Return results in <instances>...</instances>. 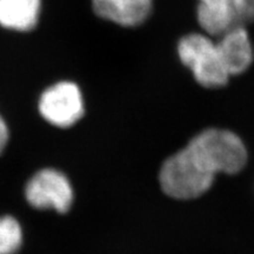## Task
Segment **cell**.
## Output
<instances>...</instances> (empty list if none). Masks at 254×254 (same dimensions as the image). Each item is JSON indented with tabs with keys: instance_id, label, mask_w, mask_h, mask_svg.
<instances>
[{
	"instance_id": "obj_1",
	"label": "cell",
	"mask_w": 254,
	"mask_h": 254,
	"mask_svg": "<svg viewBox=\"0 0 254 254\" xmlns=\"http://www.w3.org/2000/svg\"><path fill=\"white\" fill-rule=\"evenodd\" d=\"M177 55L194 80L205 88L226 86L231 75L221 62L215 38L204 32H190L178 40Z\"/></svg>"
},
{
	"instance_id": "obj_2",
	"label": "cell",
	"mask_w": 254,
	"mask_h": 254,
	"mask_svg": "<svg viewBox=\"0 0 254 254\" xmlns=\"http://www.w3.org/2000/svg\"><path fill=\"white\" fill-rule=\"evenodd\" d=\"M215 174L186 147L165 160L159 174L161 189L178 200L199 198L211 189Z\"/></svg>"
},
{
	"instance_id": "obj_3",
	"label": "cell",
	"mask_w": 254,
	"mask_h": 254,
	"mask_svg": "<svg viewBox=\"0 0 254 254\" xmlns=\"http://www.w3.org/2000/svg\"><path fill=\"white\" fill-rule=\"evenodd\" d=\"M187 147L213 174H236L247 163V150L243 140L227 129H205Z\"/></svg>"
},
{
	"instance_id": "obj_4",
	"label": "cell",
	"mask_w": 254,
	"mask_h": 254,
	"mask_svg": "<svg viewBox=\"0 0 254 254\" xmlns=\"http://www.w3.org/2000/svg\"><path fill=\"white\" fill-rule=\"evenodd\" d=\"M38 109L41 117L51 125L66 128L84 116V95L74 81H58L41 93Z\"/></svg>"
},
{
	"instance_id": "obj_5",
	"label": "cell",
	"mask_w": 254,
	"mask_h": 254,
	"mask_svg": "<svg viewBox=\"0 0 254 254\" xmlns=\"http://www.w3.org/2000/svg\"><path fill=\"white\" fill-rule=\"evenodd\" d=\"M25 198L34 208L66 213L73 204L74 193L65 174L53 168H44L28 180Z\"/></svg>"
},
{
	"instance_id": "obj_6",
	"label": "cell",
	"mask_w": 254,
	"mask_h": 254,
	"mask_svg": "<svg viewBox=\"0 0 254 254\" xmlns=\"http://www.w3.org/2000/svg\"><path fill=\"white\" fill-rule=\"evenodd\" d=\"M221 62L231 77L240 75L254 62V44L249 28L236 25L215 38Z\"/></svg>"
},
{
	"instance_id": "obj_7",
	"label": "cell",
	"mask_w": 254,
	"mask_h": 254,
	"mask_svg": "<svg viewBox=\"0 0 254 254\" xmlns=\"http://www.w3.org/2000/svg\"><path fill=\"white\" fill-rule=\"evenodd\" d=\"M91 7L101 20L119 27L135 28L150 19L154 0H91Z\"/></svg>"
},
{
	"instance_id": "obj_8",
	"label": "cell",
	"mask_w": 254,
	"mask_h": 254,
	"mask_svg": "<svg viewBox=\"0 0 254 254\" xmlns=\"http://www.w3.org/2000/svg\"><path fill=\"white\" fill-rule=\"evenodd\" d=\"M43 0H0V27L28 33L39 25Z\"/></svg>"
},
{
	"instance_id": "obj_9",
	"label": "cell",
	"mask_w": 254,
	"mask_h": 254,
	"mask_svg": "<svg viewBox=\"0 0 254 254\" xmlns=\"http://www.w3.org/2000/svg\"><path fill=\"white\" fill-rule=\"evenodd\" d=\"M195 18L200 31L218 38L236 26L231 0H196Z\"/></svg>"
},
{
	"instance_id": "obj_10",
	"label": "cell",
	"mask_w": 254,
	"mask_h": 254,
	"mask_svg": "<svg viewBox=\"0 0 254 254\" xmlns=\"http://www.w3.org/2000/svg\"><path fill=\"white\" fill-rule=\"evenodd\" d=\"M23 244V230L11 215L0 218V254H15Z\"/></svg>"
},
{
	"instance_id": "obj_11",
	"label": "cell",
	"mask_w": 254,
	"mask_h": 254,
	"mask_svg": "<svg viewBox=\"0 0 254 254\" xmlns=\"http://www.w3.org/2000/svg\"><path fill=\"white\" fill-rule=\"evenodd\" d=\"M237 25L249 27L254 24V0H231Z\"/></svg>"
},
{
	"instance_id": "obj_12",
	"label": "cell",
	"mask_w": 254,
	"mask_h": 254,
	"mask_svg": "<svg viewBox=\"0 0 254 254\" xmlns=\"http://www.w3.org/2000/svg\"><path fill=\"white\" fill-rule=\"evenodd\" d=\"M8 136H9L8 127L6 125V122L1 117V114H0V154L2 153V151H4L6 145H7Z\"/></svg>"
}]
</instances>
